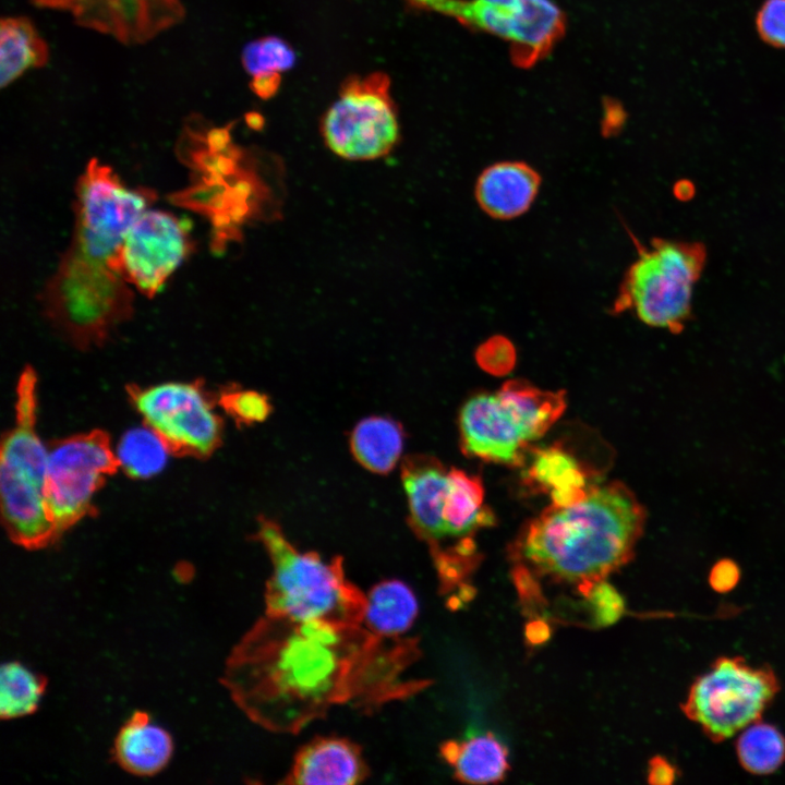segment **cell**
I'll use <instances>...</instances> for the list:
<instances>
[{"label":"cell","instance_id":"1","mask_svg":"<svg viewBox=\"0 0 785 785\" xmlns=\"http://www.w3.org/2000/svg\"><path fill=\"white\" fill-rule=\"evenodd\" d=\"M373 635L361 625L264 614L227 657L221 684L253 723L295 734L334 706H358Z\"/></svg>","mask_w":785,"mask_h":785},{"label":"cell","instance_id":"2","mask_svg":"<svg viewBox=\"0 0 785 785\" xmlns=\"http://www.w3.org/2000/svg\"><path fill=\"white\" fill-rule=\"evenodd\" d=\"M644 522L633 493L621 483H607L534 518L521 533L516 555L531 571L576 584L585 596L632 557Z\"/></svg>","mask_w":785,"mask_h":785},{"label":"cell","instance_id":"3","mask_svg":"<svg viewBox=\"0 0 785 785\" xmlns=\"http://www.w3.org/2000/svg\"><path fill=\"white\" fill-rule=\"evenodd\" d=\"M253 539L271 564L265 614L298 621L363 623L366 593L347 578L341 557L326 560L316 552L300 551L277 522L263 516Z\"/></svg>","mask_w":785,"mask_h":785},{"label":"cell","instance_id":"4","mask_svg":"<svg viewBox=\"0 0 785 785\" xmlns=\"http://www.w3.org/2000/svg\"><path fill=\"white\" fill-rule=\"evenodd\" d=\"M36 373L26 366L17 381L14 425L0 451L3 526L11 541L26 550L44 548L59 539L46 502L48 447L36 431Z\"/></svg>","mask_w":785,"mask_h":785},{"label":"cell","instance_id":"5","mask_svg":"<svg viewBox=\"0 0 785 785\" xmlns=\"http://www.w3.org/2000/svg\"><path fill=\"white\" fill-rule=\"evenodd\" d=\"M41 305L63 339L89 350L102 346L131 318L134 297L108 264L88 257L71 242L43 290Z\"/></svg>","mask_w":785,"mask_h":785},{"label":"cell","instance_id":"6","mask_svg":"<svg viewBox=\"0 0 785 785\" xmlns=\"http://www.w3.org/2000/svg\"><path fill=\"white\" fill-rule=\"evenodd\" d=\"M635 243L637 258L621 282L615 311L629 310L649 326L681 331L704 267V246L662 239L647 246L637 240Z\"/></svg>","mask_w":785,"mask_h":785},{"label":"cell","instance_id":"7","mask_svg":"<svg viewBox=\"0 0 785 785\" xmlns=\"http://www.w3.org/2000/svg\"><path fill=\"white\" fill-rule=\"evenodd\" d=\"M778 690L770 667L723 656L691 685L681 710L712 741L720 742L758 721Z\"/></svg>","mask_w":785,"mask_h":785},{"label":"cell","instance_id":"8","mask_svg":"<svg viewBox=\"0 0 785 785\" xmlns=\"http://www.w3.org/2000/svg\"><path fill=\"white\" fill-rule=\"evenodd\" d=\"M325 145L347 160L388 155L400 137L390 80L382 72L349 78L321 122Z\"/></svg>","mask_w":785,"mask_h":785},{"label":"cell","instance_id":"9","mask_svg":"<svg viewBox=\"0 0 785 785\" xmlns=\"http://www.w3.org/2000/svg\"><path fill=\"white\" fill-rule=\"evenodd\" d=\"M156 196L148 188H128L109 166L90 159L75 188L71 242L88 257L109 266L129 230Z\"/></svg>","mask_w":785,"mask_h":785},{"label":"cell","instance_id":"10","mask_svg":"<svg viewBox=\"0 0 785 785\" xmlns=\"http://www.w3.org/2000/svg\"><path fill=\"white\" fill-rule=\"evenodd\" d=\"M128 395L171 454L205 459L219 447L222 422L215 412L217 398L201 381L130 385Z\"/></svg>","mask_w":785,"mask_h":785},{"label":"cell","instance_id":"11","mask_svg":"<svg viewBox=\"0 0 785 785\" xmlns=\"http://www.w3.org/2000/svg\"><path fill=\"white\" fill-rule=\"evenodd\" d=\"M409 1L500 38L521 65L539 61L564 32V14L554 0Z\"/></svg>","mask_w":785,"mask_h":785},{"label":"cell","instance_id":"12","mask_svg":"<svg viewBox=\"0 0 785 785\" xmlns=\"http://www.w3.org/2000/svg\"><path fill=\"white\" fill-rule=\"evenodd\" d=\"M119 468L101 430L57 439L48 447L46 502L59 536L94 511L93 499Z\"/></svg>","mask_w":785,"mask_h":785},{"label":"cell","instance_id":"13","mask_svg":"<svg viewBox=\"0 0 785 785\" xmlns=\"http://www.w3.org/2000/svg\"><path fill=\"white\" fill-rule=\"evenodd\" d=\"M190 225L171 213L146 210L109 263L128 283L153 298L192 253Z\"/></svg>","mask_w":785,"mask_h":785},{"label":"cell","instance_id":"14","mask_svg":"<svg viewBox=\"0 0 785 785\" xmlns=\"http://www.w3.org/2000/svg\"><path fill=\"white\" fill-rule=\"evenodd\" d=\"M33 5L68 13L74 23L134 46L150 41L180 24L181 0H29Z\"/></svg>","mask_w":785,"mask_h":785},{"label":"cell","instance_id":"15","mask_svg":"<svg viewBox=\"0 0 785 785\" xmlns=\"http://www.w3.org/2000/svg\"><path fill=\"white\" fill-rule=\"evenodd\" d=\"M459 428L463 450L490 462L517 466L531 443L497 391L471 397L460 411Z\"/></svg>","mask_w":785,"mask_h":785},{"label":"cell","instance_id":"16","mask_svg":"<svg viewBox=\"0 0 785 785\" xmlns=\"http://www.w3.org/2000/svg\"><path fill=\"white\" fill-rule=\"evenodd\" d=\"M401 479L409 506V524L431 554L445 542L444 510L449 470L430 456L415 455L402 462Z\"/></svg>","mask_w":785,"mask_h":785},{"label":"cell","instance_id":"17","mask_svg":"<svg viewBox=\"0 0 785 785\" xmlns=\"http://www.w3.org/2000/svg\"><path fill=\"white\" fill-rule=\"evenodd\" d=\"M367 774V765L357 744L342 737L326 736L299 749L282 783L352 785L364 781Z\"/></svg>","mask_w":785,"mask_h":785},{"label":"cell","instance_id":"18","mask_svg":"<svg viewBox=\"0 0 785 785\" xmlns=\"http://www.w3.org/2000/svg\"><path fill=\"white\" fill-rule=\"evenodd\" d=\"M541 184L539 173L522 161H502L487 167L479 177L475 197L491 217L511 219L527 212Z\"/></svg>","mask_w":785,"mask_h":785},{"label":"cell","instance_id":"19","mask_svg":"<svg viewBox=\"0 0 785 785\" xmlns=\"http://www.w3.org/2000/svg\"><path fill=\"white\" fill-rule=\"evenodd\" d=\"M172 752L171 735L143 711H135L124 722L112 748L116 763L136 776L159 773L169 763Z\"/></svg>","mask_w":785,"mask_h":785},{"label":"cell","instance_id":"20","mask_svg":"<svg viewBox=\"0 0 785 785\" xmlns=\"http://www.w3.org/2000/svg\"><path fill=\"white\" fill-rule=\"evenodd\" d=\"M440 754L454 769L455 777L468 784L498 783L509 769L506 747L491 733L445 741Z\"/></svg>","mask_w":785,"mask_h":785},{"label":"cell","instance_id":"21","mask_svg":"<svg viewBox=\"0 0 785 785\" xmlns=\"http://www.w3.org/2000/svg\"><path fill=\"white\" fill-rule=\"evenodd\" d=\"M49 47L26 16H3L0 23V86L11 85L26 71L43 68Z\"/></svg>","mask_w":785,"mask_h":785},{"label":"cell","instance_id":"22","mask_svg":"<svg viewBox=\"0 0 785 785\" xmlns=\"http://www.w3.org/2000/svg\"><path fill=\"white\" fill-rule=\"evenodd\" d=\"M419 614L415 594L404 582L384 580L366 593L363 626L378 636H400L410 631Z\"/></svg>","mask_w":785,"mask_h":785},{"label":"cell","instance_id":"23","mask_svg":"<svg viewBox=\"0 0 785 785\" xmlns=\"http://www.w3.org/2000/svg\"><path fill=\"white\" fill-rule=\"evenodd\" d=\"M528 474L533 483L548 493L554 506L573 504L588 492L587 478L579 462L558 446L536 449Z\"/></svg>","mask_w":785,"mask_h":785},{"label":"cell","instance_id":"24","mask_svg":"<svg viewBox=\"0 0 785 785\" xmlns=\"http://www.w3.org/2000/svg\"><path fill=\"white\" fill-rule=\"evenodd\" d=\"M497 394L531 443L543 436L566 408L564 392L543 390L524 381H509Z\"/></svg>","mask_w":785,"mask_h":785},{"label":"cell","instance_id":"25","mask_svg":"<svg viewBox=\"0 0 785 785\" xmlns=\"http://www.w3.org/2000/svg\"><path fill=\"white\" fill-rule=\"evenodd\" d=\"M404 433L395 420L370 416L360 421L350 436V449L369 471L385 474L397 464L403 449Z\"/></svg>","mask_w":785,"mask_h":785},{"label":"cell","instance_id":"26","mask_svg":"<svg viewBox=\"0 0 785 785\" xmlns=\"http://www.w3.org/2000/svg\"><path fill=\"white\" fill-rule=\"evenodd\" d=\"M295 62L292 48L277 37H264L247 44L242 52V63L251 76L250 86L261 98H268L279 87L280 75Z\"/></svg>","mask_w":785,"mask_h":785},{"label":"cell","instance_id":"27","mask_svg":"<svg viewBox=\"0 0 785 785\" xmlns=\"http://www.w3.org/2000/svg\"><path fill=\"white\" fill-rule=\"evenodd\" d=\"M736 752L746 771L766 775L785 761V736L775 726L758 720L744 728L736 741Z\"/></svg>","mask_w":785,"mask_h":785},{"label":"cell","instance_id":"28","mask_svg":"<svg viewBox=\"0 0 785 785\" xmlns=\"http://www.w3.org/2000/svg\"><path fill=\"white\" fill-rule=\"evenodd\" d=\"M47 680L20 662H7L0 672V715L13 720L34 713Z\"/></svg>","mask_w":785,"mask_h":785},{"label":"cell","instance_id":"29","mask_svg":"<svg viewBox=\"0 0 785 785\" xmlns=\"http://www.w3.org/2000/svg\"><path fill=\"white\" fill-rule=\"evenodd\" d=\"M168 446L150 427H134L121 438L117 448L119 467L133 479H147L166 464Z\"/></svg>","mask_w":785,"mask_h":785},{"label":"cell","instance_id":"30","mask_svg":"<svg viewBox=\"0 0 785 785\" xmlns=\"http://www.w3.org/2000/svg\"><path fill=\"white\" fill-rule=\"evenodd\" d=\"M217 403L238 425L250 426L264 422L273 410L270 400L265 394L234 385L220 390Z\"/></svg>","mask_w":785,"mask_h":785},{"label":"cell","instance_id":"31","mask_svg":"<svg viewBox=\"0 0 785 785\" xmlns=\"http://www.w3.org/2000/svg\"><path fill=\"white\" fill-rule=\"evenodd\" d=\"M592 619L596 626L616 623L625 612V601L619 592L605 580L596 582L585 595Z\"/></svg>","mask_w":785,"mask_h":785},{"label":"cell","instance_id":"32","mask_svg":"<svg viewBox=\"0 0 785 785\" xmlns=\"http://www.w3.org/2000/svg\"><path fill=\"white\" fill-rule=\"evenodd\" d=\"M479 364L491 373H505L515 362V348L504 337H493L485 341L476 352Z\"/></svg>","mask_w":785,"mask_h":785},{"label":"cell","instance_id":"33","mask_svg":"<svg viewBox=\"0 0 785 785\" xmlns=\"http://www.w3.org/2000/svg\"><path fill=\"white\" fill-rule=\"evenodd\" d=\"M760 35L770 44L785 47V0H768L758 16Z\"/></svg>","mask_w":785,"mask_h":785},{"label":"cell","instance_id":"34","mask_svg":"<svg viewBox=\"0 0 785 785\" xmlns=\"http://www.w3.org/2000/svg\"><path fill=\"white\" fill-rule=\"evenodd\" d=\"M739 579V570L730 560L717 563L710 573V584L717 592L732 590Z\"/></svg>","mask_w":785,"mask_h":785},{"label":"cell","instance_id":"35","mask_svg":"<svg viewBox=\"0 0 785 785\" xmlns=\"http://www.w3.org/2000/svg\"><path fill=\"white\" fill-rule=\"evenodd\" d=\"M676 770L665 758L654 757L649 762L648 781L655 785H667L675 781Z\"/></svg>","mask_w":785,"mask_h":785},{"label":"cell","instance_id":"36","mask_svg":"<svg viewBox=\"0 0 785 785\" xmlns=\"http://www.w3.org/2000/svg\"><path fill=\"white\" fill-rule=\"evenodd\" d=\"M524 635L531 644H541L548 640L551 636L550 625L542 619L531 620L526 626Z\"/></svg>","mask_w":785,"mask_h":785}]
</instances>
